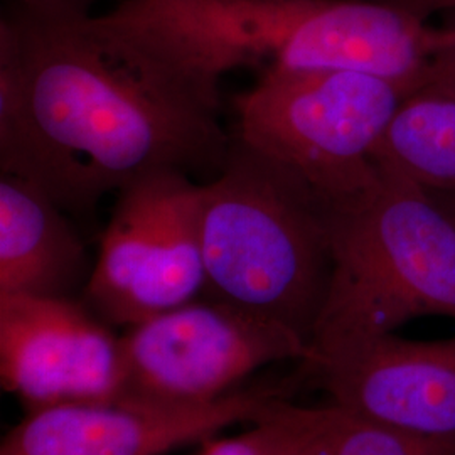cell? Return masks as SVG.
<instances>
[{"label": "cell", "instance_id": "obj_14", "mask_svg": "<svg viewBox=\"0 0 455 455\" xmlns=\"http://www.w3.org/2000/svg\"><path fill=\"white\" fill-rule=\"evenodd\" d=\"M455 92V43L440 51L428 68L425 82ZM422 83V84H423Z\"/></svg>", "mask_w": 455, "mask_h": 455}, {"label": "cell", "instance_id": "obj_13", "mask_svg": "<svg viewBox=\"0 0 455 455\" xmlns=\"http://www.w3.org/2000/svg\"><path fill=\"white\" fill-rule=\"evenodd\" d=\"M307 417L319 455H455V442L410 434L332 402L307 407Z\"/></svg>", "mask_w": 455, "mask_h": 455}, {"label": "cell", "instance_id": "obj_7", "mask_svg": "<svg viewBox=\"0 0 455 455\" xmlns=\"http://www.w3.org/2000/svg\"><path fill=\"white\" fill-rule=\"evenodd\" d=\"M120 344L122 395L176 405L220 400L270 363L314 358L287 327L210 297L129 325Z\"/></svg>", "mask_w": 455, "mask_h": 455}, {"label": "cell", "instance_id": "obj_11", "mask_svg": "<svg viewBox=\"0 0 455 455\" xmlns=\"http://www.w3.org/2000/svg\"><path fill=\"white\" fill-rule=\"evenodd\" d=\"M93 267L66 212L33 182L0 176V293L73 297Z\"/></svg>", "mask_w": 455, "mask_h": 455}, {"label": "cell", "instance_id": "obj_18", "mask_svg": "<svg viewBox=\"0 0 455 455\" xmlns=\"http://www.w3.org/2000/svg\"><path fill=\"white\" fill-rule=\"evenodd\" d=\"M19 4H24V5H44V4H51V2H56V0H17Z\"/></svg>", "mask_w": 455, "mask_h": 455}, {"label": "cell", "instance_id": "obj_3", "mask_svg": "<svg viewBox=\"0 0 455 455\" xmlns=\"http://www.w3.org/2000/svg\"><path fill=\"white\" fill-rule=\"evenodd\" d=\"M176 37L218 76L236 68L342 69L419 88L455 28L379 0H180Z\"/></svg>", "mask_w": 455, "mask_h": 455}, {"label": "cell", "instance_id": "obj_5", "mask_svg": "<svg viewBox=\"0 0 455 455\" xmlns=\"http://www.w3.org/2000/svg\"><path fill=\"white\" fill-rule=\"evenodd\" d=\"M413 90L358 71L274 66L235 100L236 139L342 208L381 182L374 150Z\"/></svg>", "mask_w": 455, "mask_h": 455}, {"label": "cell", "instance_id": "obj_4", "mask_svg": "<svg viewBox=\"0 0 455 455\" xmlns=\"http://www.w3.org/2000/svg\"><path fill=\"white\" fill-rule=\"evenodd\" d=\"M381 176L371 193L329 212L332 275L312 361L419 317L455 321L454 218L428 191Z\"/></svg>", "mask_w": 455, "mask_h": 455}, {"label": "cell", "instance_id": "obj_8", "mask_svg": "<svg viewBox=\"0 0 455 455\" xmlns=\"http://www.w3.org/2000/svg\"><path fill=\"white\" fill-rule=\"evenodd\" d=\"M0 381L29 413L122 396V344L83 300L0 293Z\"/></svg>", "mask_w": 455, "mask_h": 455}, {"label": "cell", "instance_id": "obj_16", "mask_svg": "<svg viewBox=\"0 0 455 455\" xmlns=\"http://www.w3.org/2000/svg\"><path fill=\"white\" fill-rule=\"evenodd\" d=\"M440 206L455 220V193H430Z\"/></svg>", "mask_w": 455, "mask_h": 455}, {"label": "cell", "instance_id": "obj_10", "mask_svg": "<svg viewBox=\"0 0 455 455\" xmlns=\"http://www.w3.org/2000/svg\"><path fill=\"white\" fill-rule=\"evenodd\" d=\"M304 371L339 407L410 434L455 442V336L411 341L383 334L319 355Z\"/></svg>", "mask_w": 455, "mask_h": 455}, {"label": "cell", "instance_id": "obj_12", "mask_svg": "<svg viewBox=\"0 0 455 455\" xmlns=\"http://www.w3.org/2000/svg\"><path fill=\"white\" fill-rule=\"evenodd\" d=\"M381 174L428 193H455V92L430 83L400 105L374 150Z\"/></svg>", "mask_w": 455, "mask_h": 455}, {"label": "cell", "instance_id": "obj_2", "mask_svg": "<svg viewBox=\"0 0 455 455\" xmlns=\"http://www.w3.org/2000/svg\"><path fill=\"white\" fill-rule=\"evenodd\" d=\"M332 210L289 167L235 137L201 189L204 292L310 346L332 275Z\"/></svg>", "mask_w": 455, "mask_h": 455}, {"label": "cell", "instance_id": "obj_15", "mask_svg": "<svg viewBox=\"0 0 455 455\" xmlns=\"http://www.w3.org/2000/svg\"><path fill=\"white\" fill-rule=\"evenodd\" d=\"M379 2L390 4L393 7L407 11L410 14L425 20L440 12L455 11V0H379Z\"/></svg>", "mask_w": 455, "mask_h": 455}, {"label": "cell", "instance_id": "obj_17", "mask_svg": "<svg viewBox=\"0 0 455 455\" xmlns=\"http://www.w3.org/2000/svg\"><path fill=\"white\" fill-rule=\"evenodd\" d=\"M306 413H307V407H306ZM307 425H309V417H307ZM291 455H319L317 451H315V447H314V443H312V439H310V427L309 434H307V437L304 440V443L297 451H293Z\"/></svg>", "mask_w": 455, "mask_h": 455}, {"label": "cell", "instance_id": "obj_1", "mask_svg": "<svg viewBox=\"0 0 455 455\" xmlns=\"http://www.w3.org/2000/svg\"><path fill=\"white\" fill-rule=\"evenodd\" d=\"M220 80L90 0L17 2L0 20V169L66 212L157 171L212 180L233 144Z\"/></svg>", "mask_w": 455, "mask_h": 455}, {"label": "cell", "instance_id": "obj_6", "mask_svg": "<svg viewBox=\"0 0 455 455\" xmlns=\"http://www.w3.org/2000/svg\"><path fill=\"white\" fill-rule=\"evenodd\" d=\"M201 189L189 174L157 171L116 193L83 302L112 325H133L204 291Z\"/></svg>", "mask_w": 455, "mask_h": 455}, {"label": "cell", "instance_id": "obj_9", "mask_svg": "<svg viewBox=\"0 0 455 455\" xmlns=\"http://www.w3.org/2000/svg\"><path fill=\"white\" fill-rule=\"evenodd\" d=\"M282 398L278 388H259L199 405L127 395L66 403L29 413L5 434L0 455H163L229 425L260 422Z\"/></svg>", "mask_w": 455, "mask_h": 455}]
</instances>
